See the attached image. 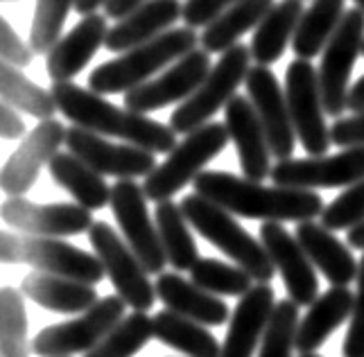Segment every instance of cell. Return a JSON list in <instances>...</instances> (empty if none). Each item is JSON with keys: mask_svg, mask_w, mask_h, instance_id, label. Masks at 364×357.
I'll list each match as a JSON object with an SVG mask.
<instances>
[{"mask_svg": "<svg viewBox=\"0 0 364 357\" xmlns=\"http://www.w3.org/2000/svg\"><path fill=\"white\" fill-rule=\"evenodd\" d=\"M362 55H364V53H362Z\"/></svg>", "mask_w": 364, "mask_h": 357, "instance_id": "53", "label": "cell"}, {"mask_svg": "<svg viewBox=\"0 0 364 357\" xmlns=\"http://www.w3.org/2000/svg\"><path fill=\"white\" fill-rule=\"evenodd\" d=\"M272 181L287 188H348L364 178V145L344 147L333 156L285 159L272 168Z\"/></svg>", "mask_w": 364, "mask_h": 357, "instance_id": "15", "label": "cell"}, {"mask_svg": "<svg viewBox=\"0 0 364 357\" xmlns=\"http://www.w3.org/2000/svg\"><path fill=\"white\" fill-rule=\"evenodd\" d=\"M199 46L195 28H172L156 39L136 46L116 59L100 63L89 75V88L100 95L129 93L132 88L154 80L174 61H179Z\"/></svg>", "mask_w": 364, "mask_h": 357, "instance_id": "3", "label": "cell"}, {"mask_svg": "<svg viewBox=\"0 0 364 357\" xmlns=\"http://www.w3.org/2000/svg\"><path fill=\"white\" fill-rule=\"evenodd\" d=\"M251 70V48L237 43L222 53L220 61L210 68L197 91L181 102L170 116V127L177 134H191L206 124L220 109H224L237 95Z\"/></svg>", "mask_w": 364, "mask_h": 357, "instance_id": "7", "label": "cell"}, {"mask_svg": "<svg viewBox=\"0 0 364 357\" xmlns=\"http://www.w3.org/2000/svg\"><path fill=\"white\" fill-rule=\"evenodd\" d=\"M25 294L16 287L0 289V355L30 357L32 343L28 341V314Z\"/></svg>", "mask_w": 364, "mask_h": 357, "instance_id": "35", "label": "cell"}, {"mask_svg": "<svg viewBox=\"0 0 364 357\" xmlns=\"http://www.w3.org/2000/svg\"><path fill=\"white\" fill-rule=\"evenodd\" d=\"M109 0H77L75 3V11H77L80 16H86V14H95L100 7H105Z\"/></svg>", "mask_w": 364, "mask_h": 357, "instance_id": "48", "label": "cell"}, {"mask_svg": "<svg viewBox=\"0 0 364 357\" xmlns=\"http://www.w3.org/2000/svg\"><path fill=\"white\" fill-rule=\"evenodd\" d=\"M191 280L215 297H245L254 287V278L240 265L215 258H199L191 270Z\"/></svg>", "mask_w": 364, "mask_h": 357, "instance_id": "37", "label": "cell"}, {"mask_svg": "<svg viewBox=\"0 0 364 357\" xmlns=\"http://www.w3.org/2000/svg\"><path fill=\"white\" fill-rule=\"evenodd\" d=\"M299 357H321V355H317V353H301Z\"/></svg>", "mask_w": 364, "mask_h": 357, "instance_id": "50", "label": "cell"}, {"mask_svg": "<svg viewBox=\"0 0 364 357\" xmlns=\"http://www.w3.org/2000/svg\"><path fill=\"white\" fill-rule=\"evenodd\" d=\"M229 143L231 136L224 122H206L199 129L186 134V138L179 140L177 147L168 154V159L159 163L152 174L145 176L143 190L147 199L156 203L172 199L179 190L193 183Z\"/></svg>", "mask_w": 364, "mask_h": 357, "instance_id": "6", "label": "cell"}, {"mask_svg": "<svg viewBox=\"0 0 364 357\" xmlns=\"http://www.w3.org/2000/svg\"><path fill=\"white\" fill-rule=\"evenodd\" d=\"M124 303L118 294L102 297L93 308L82 312L77 319L43 328L32 339V353L39 357H73L77 353L93 351L111 328H116L124 316Z\"/></svg>", "mask_w": 364, "mask_h": 357, "instance_id": "10", "label": "cell"}, {"mask_svg": "<svg viewBox=\"0 0 364 357\" xmlns=\"http://www.w3.org/2000/svg\"><path fill=\"white\" fill-rule=\"evenodd\" d=\"M364 53V9L353 7L344 11L340 28L321 53L319 63V86L323 97V109L331 118H342L348 109L350 95V73L358 57Z\"/></svg>", "mask_w": 364, "mask_h": 357, "instance_id": "8", "label": "cell"}, {"mask_svg": "<svg viewBox=\"0 0 364 357\" xmlns=\"http://www.w3.org/2000/svg\"><path fill=\"white\" fill-rule=\"evenodd\" d=\"M3 3H14V0H3Z\"/></svg>", "mask_w": 364, "mask_h": 357, "instance_id": "52", "label": "cell"}, {"mask_svg": "<svg viewBox=\"0 0 364 357\" xmlns=\"http://www.w3.org/2000/svg\"><path fill=\"white\" fill-rule=\"evenodd\" d=\"M107 14H86L75 25L70 32H66L61 39L50 48L46 55V73L53 82H70L73 78L89 66V61L105 46L109 25Z\"/></svg>", "mask_w": 364, "mask_h": 357, "instance_id": "21", "label": "cell"}, {"mask_svg": "<svg viewBox=\"0 0 364 357\" xmlns=\"http://www.w3.org/2000/svg\"><path fill=\"white\" fill-rule=\"evenodd\" d=\"M346 242L350 245V249H360L364 251V224L355 226V228H350L348 235H346Z\"/></svg>", "mask_w": 364, "mask_h": 357, "instance_id": "49", "label": "cell"}, {"mask_svg": "<svg viewBox=\"0 0 364 357\" xmlns=\"http://www.w3.org/2000/svg\"><path fill=\"white\" fill-rule=\"evenodd\" d=\"M154 285L156 297L159 301L166 303V308L193 319V321H199L204 326H224V321L231 319L227 301H222L220 297L199 287L195 280H188L179 274L163 272L159 274Z\"/></svg>", "mask_w": 364, "mask_h": 357, "instance_id": "24", "label": "cell"}, {"mask_svg": "<svg viewBox=\"0 0 364 357\" xmlns=\"http://www.w3.org/2000/svg\"><path fill=\"white\" fill-rule=\"evenodd\" d=\"M260 242L267 249L276 270L281 272L287 297L299 308L315 303L319 299V278L315 274V265L308 258L296 235L281 226V222H262Z\"/></svg>", "mask_w": 364, "mask_h": 357, "instance_id": "19", "label": "cell"}, {"mask_svg": "<svg viewBox=\"0 0 364 357\" xmlns=\"http://www.w3.org/2000/svg\"><path fill=\"white\" fill-rule=\"evenodd\" d=\"M245 88L262 127H265L272 156L276 161L292 159L299 138L294 132L290 107H287L285 88L279 84V78L269 70V66H260L258 63V66L249 70Z\"/></svg>", "mask_w": 364, "mask_h": 357, "instance_id": "18", "label": "cell"}, {"mask_svg": "<svg viewBox=\"0 0 364 357\" xmlns=\"http://www.w3.org/2000/svg\"><path fill=\"white\" fill-rule=\"evenodd\" d=\"M111 211L122 231V238L134 249V253L149 274H163L168 265V256L163 251L156 222L147 208V195L136 178H118L111 186Z\"/></svg>", "mask_w": 364, "mask_h": 357, "instance_id": "12", "label": "cell"}, {"mask_svg": "<svg viewBox=\"0 0 364 357\" xmlns=\"http://www.w3.org/2000/svg\"><path fill=\"white\" fill-rule=\"evenodd\" d=\"M285 97L301 147L310 156H323L333 145L319 86V73L308 59H294L285 68Z\"/></svg>", "mask_w": 364, "mask_h": 357, "instance_id": "11", "label": "cell"}, {"mask_svg": "<svg viewBox=\"0 0 364 357\" xmlns=\"http://www.w3.org/2000/svg\"><path fill=\"white\" fill-rule=\"evenodd\" d=\"M304 11V0H281V3H276L254 32V39L249 46L251 59L260 66H272L274 61H279L287 43L292 41Z\"/></svg>", "mask_w": 364, "mask_h": 357, "instance_id": "29", "label": "cell"}, {"mask_svg": "<svg viewBox=\"0 0 364 357\" xmlns=\"http://www.w3.org/2000/svg\"><path fill=\"white\" fill-rule=\"evenodd\" d=\"M274 5V0H237L222 16L206 25L204 32L199 34V46L210 55L227 53L229 48L240 43L247 32L258 28Z\"/></svg>", "mask_w": 364, "mask_h": 357, "instance_id": "30", "label": "cell"}, {"mask_svg": "<svg viewBox=\"0 0 364 357\" xmlns=\"http://www.w3.org/2000/svg\"><path fill=\"white\" fill-rule=\"evenodd\" d=\"M276 305V294L269 283L254 285L229 319V330L224 337L222 357H251L256 353L258 343L265 335V328L269 324V316Z\"/></svg>", "mask_w": 364, "mask_h": 357, "instance_id": "22", "label": "cell"}, {"mask_svg": "<svg viewBox=\"0 0 364 357\" xmlns=\"http://www.w3.org/2000/svg\"><path fill=\"white\" fill-rule=\"evenodd\" d=\"M0 260L5 265H28L36 272L66 276L97 285L107 276L95 253L73 247L61 238H41L18 231L0 233Z\"/></svg>", "mask_w": 364, "mask_h": 357, "instance_id": "5", "label": "cell"}, {"mask_svg": "<svg viewBox=\"0 0 364 357\" xmlns=\"http://www.w3.org/2000/svg\"><path fill=\"white\" fill-rule=\"evenodd\" d=\"M25 136H28V129H25L21 111L16 107L7 105V102H3V105H0V138L23 140Z\"/></svg>", "mask_w": 364, "mask_h": 357, "instance_id": "45", "label": "cell"}, {"mask_svg": "<svg viewBox=\"0 0 364 357\" xmlns=\"http://www.w3.org/2000/svg\"><path fill=\"white\" fill-rule=\"evenodd\" d=\"M21 292L36 305L59 314H82L100 301L95 285L36 270L21 280Z\"/></svg>", "mask_w": 364, "mask_h": 357, "instance_id": "26", "label": "cell"}, {"mask_svg": "<svg viewBox=\"0 0 364 357\" xmlns=\"http://www.w3.org/2000/svg\"><path fill=\"white\" fill-rule=\"evenodd\" d=\"M210 68V53H206L204 48H195L193 53H188L156 75L154 80L124 93V107L138 113H152L183 102L202 86Z\"/></svg>", "mask_w": 364, "mask_h": 357, "instance_id": "14", "label": "cell"}, {"mask_svg": "<svg viewBox=\"0 0 364 357\" xmlns=\"http://www.w3.org/2000/svg\"><path fill=\"white\" fill-rule=\"evenodd\" d=\"M319 220L331 231H350L364 224V178L348 186L333 203H328Z\"/></svg>", "mask_w": 364, "mask_h": 357, "instance_id": "40", "label": "cell"}, {"mask_svg": "<svg viewBox=\"0 0 364 357\" xmlns=\"http://www.w3.org/2000/svg\"><path fill=\"white\" fill-rule=\"evenodd\" d=\"M355 294L346 285H331L323 294L310 305L308 314L299 321L296 351L315 353L353 312Z\"/></svg>", "mask_w": 364, "mask_h": 357, "instance_id": "27", "label": "cell"}, {"mask_svg": "<svg viewBox=\"0 0 364 357\" xmlns=\"http://www.w3.org/2000/svg\"><path fill=\"white\" fill-rule=\"evenodd\" d=\"M66 132L68 127L55 118L39 120V124L28 132L23 143L3 165L0 188L7 197L28 195V190L36 183L41 170L59 154L61 145H66Z\"/></svg>", "mask_w": 364, "mask_h": 357, "instance_id": "16", "label": "cell"}, {"mask_svg": "<svg viewBox=\"0 0 364 357\" xmlns=\"http://www.w3.org/2000/svg\"><path fill=\"white\" fill-rule=\"evenodd\" d=\"M344 16V0H312L304 11L299 28L292 36L296 59H315L321 55Z\"/></svg>", "mask_w": 364, "mask_h": 357, "instance_id": "32", "label": "cell"}, {"mask_svg": "<svg viewBox=\"0 0 364 357\" xmlns=\"http://www.w3.org/2000/svg\"><path fill=\"white\" fill-rule=\"evenodd\" d=\"M335 231L326 228L321 222L317 224L315 220L299 222L296 224V240L301 242V247L308 253V258L312 265L331 280V285H350L358 278V267L360 262L353 258L350 249L340 242L335 235Z\"/></svg>", "mask_w": 364, "mask_h": 357, "instance_id": "25", "label": "cell"}, {"mask_svg": "<svg viewBox=\"0 0 364 357\" xmlns=\"http://www.w3.org/2000/svg\"><path fill=\"white\" fill-rule=\"evenodd\" d=\"M89 242L100 262L105 265L116 294L138 312L152 310L154 301L159 299L156 285H152L149 272L127 245V240L120 238L107 222H93L89 228Z\"/></svg>", "mask_w": 364, "mask_h": 357, "instance_id": "9", "label": "cell"}, {"mask_svg": "<svg viewBox=\"0 0 364 357\" xmlns=\"http://www.w3.org/2000/svg\"><path fill=\"white\" fill-rule=\"evenodd\" d=\"M154 222L159 228L163 251L168 256V265L177 272H191L199 260V251L191 233V222L186 220L181 206L172 199L159 201L154 211Z\"/></svg>", "mask_w": 364, "mask_h": 357, "instance_id": "33", "label": "cell"}, {"mask_svg": "<svg viewBox=\"0 0 364 357\" xmlns=\"http://www.w3.org/2000/svg\"><path fill=\"white\" fill-rule=\"evenodd\" d=\"M358 289H355V303L350 312V326L346 330L342 355L344 357H364V256L358 267Z\"/></svg>", "mask_w": 364, "mask_h": 357, "instance_id": "41", "label": "cell"}, {"mask_svg": "<svg viewBox=\"0 0 364 357\" xmlns=\"http://www.w3.org/2000/svg\"><path fill=\"white\" fill-rule=\"evenodd\" d=\"M57 100L61 116L84 129L132 143L154 154H170L177 147V132L170 124L147 118V113L132 111L129 107H116L100 93L73 82H55L50 88Z\"/></svg>", "mask_w": 364, "mask_h": 357, "instance_id": "2", "label": "cell"}, {"mask_svg": "<svg viewBox=\"0 0 364 357\" xmlns=\"http://www.w3.org/2000/svg\"><path fill=\"white\" fill-rule=\"evenodd\" d=\"M333 145L340 147H353L364 145V111L350 113L348 118H337L331 127Z\"/></svg>", "mask_w": 364, "mask_h": 357, "instance_id": "44", "label": "cell"}, {"mask_svg": "<svg viewBox=\"0 0 364 357\" xmlns=\"http://www.w3.org/2000/svg\"><path fill=\"white\" fill-rule=\"evenodd\" d=\"M154 337V319L147 312L134 310L129 316L109 330V335L84 357H134L145 348V343Z\"/></svg>", "mask_w": 364, "mask_h": 357, "instance_id": "36", "label": "cell"}, {"mask_svg": "<svg viewBox=\"0 0 364 357\" xmlns=\"http://www.w3.org/2000/svg\"><path fill=\"white\" fill-rule=\"evenodd\" d=\"M179 18H183V3L179 0H145L127 16L116 21V25L107 34L105 48L109 53L122 55L172 30V25Z\"/></svg>", "mask_w": 364, "mask_h": 357, "instance_id": "23", "label": "cell"}, {"mask_svg": "<svg viewBox=\"0 0 364 357\" xmlns=\"http://www.w3.org/2000/svg\"><path fill=\"white\" fill-rule=\"evenodd\" d=\"M141 3H145V0H109V3L105 5V14L109 18H122L127 16L132 9H136Z\"/></svg>", "mask_w": 364, "mask_h": 357, "instance_id": "46", "label": "cell"}, {"mask_svg": "<svg viewBox=\"0 0 364 357\" xmlns=\"http://www.w3.org/2000/svg\"><path fill=\"white\" fill-rule=\"evenodd\" d=\"M224 124H227L231 143L235 145L237 159H240L242 176L262 181L272 174V149L258 113L245 95H235L224 107Z\"/></svg>", "mask_w": 364, "mask_h": 357, "instance_id": "20", "label": "cell"}, {"mask_svg": "<svg viewBox=\"0 0 364 357\" xmlns=\"http://www.w3.org/2000/svg\"><path fill=\"white\" fill-rule=\"evenodd\" d=\"M355 3V7H360V9H364V0H353Z\"/></svg>", "mask_w": 364, "mask_h": 357, "instance_id": "51", "label": "cell"}, {"mask_svg": "<svg viewBox=\"0 0 364 357\" xmlns=\"http://www.w3.org/2000/svg\"><path fill=\"white\" fill-rule=\"evenodd\" d=\"M93 211L75 203H34L25 197H7L0 218L18 233L41 238H68L89 233Z\"/></svg>", "mask_w": 364, "mask_h": 357, "instance_id": "17", "label": "cell"}, {"mask_svg": "<svg viewBox=\"0 0 364 357\" xmlns=\"http://www.w3.org/2000/svg\"><path fill=\"white\" fill-rule=\"evenodd\" d=\"M235 3L237 0H186L183 21L188 28H206Z\"/></svg>", "mask_w": 364, "mask_h": 357, "instance_id": "43", "label": "cell"}, {"mask_svg": "<svg viewBox=\"0 0 364 357\" xmlns=\"http://www.w3.org/2000/svg\"><path fill=\"white\" fill-rule=\"evenodd\" d=\"M193 188L218 206L233 215L260 222H308L323 213V199L315 190L287 188V186H262L247 176L231 172H202Z\"/></svg>", "mask_w": 364, "mask_h": 357, "instance_id": "1", "label": "cell"}, {"mask_svg": "<svg viewBox=\"0 0 364 357\" xmlns=\"http://www.w3.org/2000/svg\"><path fill=\"white\" fill-rule=\"evenodd\" d=\"M66 147L75 156L86 161L102 176L116 178H145L156 168V154L132 143H114L102 134L84 129L80 124L68 127Z\"/></svg>", "mask_w": 364, "mask_h": 357, "instance_id": "13", "label": "cell"}, {"mask_svg": "<svg viewBox=\"0 0 364 357\" xmlns=\"http://www.w3.org/2000/svg\"><path fill=\"white\" fill-rule=\"evenodd\" d=\"M77 0H36L30 25V46L36 55H48L61 39V30Z\"/></svg>", "mask_w": 364, "mask_h": 357, "instance_id": "39", "label": "cell"}, {"mask_svg": "<svg viewBox=\"0 0 364 357\" xmlns=\"http://www.w3.org/2000/svg\"><path fill=\"white\" fill-rule=\"evenodd\" d=\"M299 321V305L292 299L276 301L265 335L260 339L258 357H292V351L296 348Z\"/></svg>", "mask_w": 364, "mask_h": 357, "instance_id": "38", "label": "cell"}, {"mask_svg": "<svg viewBox=\"0 0 364 357\" xmlns=\"http://www.w3.org/2000/svg\"><path fill=\"white\" fill-rule=\"evenodd\" d=\"M348 111L350 113H360L364 111V75L350 86V95H348Z\"/></svg>", "mask_w": 364, "mask_h": 357, "instance_id": "47", "label": "cell"}, {"mask_svg": "<svg viewBox=\"0 0 364 357\" xmlns=\"http://www.w3.org/2000/svg\"><path fill=\"white\" fill-rule=\"evenodd\" d=\"M154 339L188 357H222L220 341L210 335L208 326L172 312L170 308L156 312Z\"/></svg>", "mask_w": 364, "mask_h": 357, "instance_id": "31", "label": "cell"}, {"mask_svg": "<svg viewBox=\"0 0 364 357\" xmlns=\"http://www.w3.org/2000/svg\"><path fill=\"white\" fill-rule=\"evenodd\" d=\"M48 172L53 176V181L64 188L84 208L100 211L111 203V188L105 181V176L93 170L86 161L75 156L73 151H59L50 161Z\"/></svg>", "mask_w": 364, "mask_h": 357, "instance_id": "28", "label": "cell"}, {"mask_svg": "<svg viewBox=\"0 0 364 357\" xmlns=\"http://www.w3.org/2000/svg\"><path fill=\"white\" fill-rule=\"evenodd\" d=\"M32 46L25 43L16 30L7 23V18H0V57L5 63H11L16 68H28L34 59Z\"/></svg>", "mask_w": 364, "mask_h": 357, "instance_id": "42", "label": "cell"}, {"mask_svg": "<svg viewBox=\"0 0 364 357\" xmlns=\"http://www.w3.org/2000/svg\"><path fill=\"white\" fill-rule=\"evenodd\" d=\"M179 206L195 231L208 240L213 247H218L224 256H229L235 265H240L245 272H249L251 278L258 283H269L274 278L276 265L272 262L267 249L235 222L233 213L197 193L183 197Z\"/></svg>", "mask_w": 364, "mask_h": 357, "instance_id": "4", "label": "cell"}, {"mask_svg": "<svg viewBox=\"0 0 364 357\" xmlns=\"http://www.w3.org/2000/svg\"><path fill=\"white\" fill-rule=\"evenodd\" d=\"M0 97L36 120H48L59 111L53 91H46L39 84H34L25 78L21 68L5 61L0 66Z\"/></svg>", "mask_w": 364, "mask_h": 357, "instance_id": "34", "label": "cell"}]
</instances>
